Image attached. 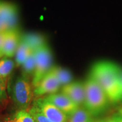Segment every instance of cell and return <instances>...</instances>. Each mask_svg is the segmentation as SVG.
Segmentation results:
<instances>
[{
  "instance_id": "7402d4cb",
  "label": "cell",
  "mask_w": 122,
  "mask_h": 122,
  "mask_svg": "<svg viewBox=\"0 0 122 122\" xmlns=\"http://www.w3.org/2000/svg\"><path fill=\"white\" fill-rule=\"evenodd\" d=\"M4 122H18L15 120V119L14 117V116L11 117H7L5 119Z\"/></svg>"
},
{
  "instance_id": "9a60e30c",
  "label": "cell",
  "mask_w": 122,
  "mask_h": 122,
  "mask_svg": "<svg viewBox=\"0 0 122 122\" xmlns=\"http://www.w3.org/2000/svg\"><path fill=\"white\" fill-rule=\"evenodd\" d=\"M15 67V63L8 57L0 59V77L7 80Z\"/></svg>"
},
{
  "instance_id": "5b68a950",
  "label": "cell",
  "mask_w": 122,
  "mask_h": 122,
  "mask_svg": "<svg viewBox=\"0 0 122 122\" xmlns=\"http://www.w3.org/2000/svg\"><path fill=\"white\" fill-rule=\"evenodd\" d=\"M0 23L10 30L18 27V8L12 2L0 0Z\"/></svg>"
},
{
  "instance_id": "2e32d148",
  "label": "cell",
  "mask_w": 122,
  "mask_h": 122,
  "mask_svg": "<svg viewBox=\"0 0 122 122\" xmlns=\"http://www.w3.org/2000/svg\"><path fill=\"white\" fill-rule=\"evenodd\" d=\"M93 115L87 110L79 107L72 115L69 122H90L92 121Z\"/></svg>"
},
{
  "instance_id": "4fadbf2b",
  "label": "cell",
  "mask_w": 122,
  "mask_h": 122,
  "mask_svg": "<svg viewBox=\"0 0 122 122\" xmlns=\"http://www.w3.org/2000/svg\"><path fill=\"white\" fill-rule=\"evenodd\" d=\"M31 50L32 49L30 48L27 42L24 41L21 37L20 41L15 55V63L16 65L20 66L24 63Z\"/></svg>"
},
{
  "instance_id": "ac0fdd59",
  "label": "cell",
  "mask_w": 122,
  "mask_h": 122,
  "mask_svg": "<svg viewBox=\"0 0 122 122\" xmlns=\"http://www.w3.org/2000/svg\"><path fill=\"white\" fill-rule=\"evenodd\" d=\"M28 112L33 117L36 122H51L35 105L33 104Z\"/></svg>"
},
{
  "instance_id": "7a4b0ae2",
  "label": "cell",
  "mask_w": 122,
  "mask_h": 122,
  "mask_svg": "<svg viewBox=\"0 0 122 122\" xmlns=\"http://www.w3.org/2000/svg\"><path fill=\"white\" fill-rule=\"evenodd\" d=\"M84 83L85 91L84 103L85 109L93 116L103 112L110 102L104 90L90 75Z\"/></svg>"
},
{
  "instance_id": "44dd1931",
  "label": "cell",
  "mask_w": 122,
  "mask_h": 122,
  "mask_svg": "<svg viewBox=\"0 0 122 122\" xmlns=\"http://www.w3.org/2000/svg\"><path fill=\"white\" fill-rule=\"evenodd\" d=\"M112 117L117 122H122V115H120L119 114H116V115L112 116Z\"/></svg>"
},
{
  "instance_id": "ba28073f",
  "label": "cell",
  "mask_w": 122,
  "mask_h": 122,
  "mask_svg": "<svg viewBox=\"0 0 122 122\" xmlns=\"http://www.w3.org/2000/svg\"><path fill=\"white\" fill-rule=\"evenodd\" d=\"M45 98L67 116H71L80 107V106L63 93L49 94Z\"/></svg>"
},
{
  "instance_id": "9c48e42d",
  "label": "cell",
  "mask_w": 122,
  "mask_h": 122,
  "mask_svg": "<svg viewBox=\"0 0 122 122\" xmlns=\"http://www.w3.org/2000/svg\"><path fill=\"white\" fill-rule=\"evenodd\" d=\"M61 86L60 83L50 71L43 77L33 89V93L36 96H43L46 94H54L57 92Z\"/></svg>"
},
{
  "instance_id": "cb8c5ba5",
  "label": "cell",
  "mask_w": 122,
  "mask_h": 122,
  "mask_svg": "<svg viewBox=\"0 0 122 122\" xmlns=\"http://www.w3.org/2000/svg\"><path fill=\"white\" fill-rule=\"evenodd\" d=\"M120 85H121V91H122V70L120 74Z\"/></svg>"
},
{
  "instance_id": "52a82bcc",
  "label": "cell",
  "mask_w": 122,
  "mask_h": 122,
  "mask_svg": "<svg viewBox=\"0 0 122 122\" xmlns=\"http://www.w3.org/2000/svg\"><path fill=\"white\" fill-rule=\"evenodd\" d=\"M21 36L22 35L18 27L11 29L6 32L1 49L5 57L11 58L15 56L20 41Z\"/></svg>"
},
{
  "instance_id": "83f0119b",
  "label": "cell",
  "mask_w": 122,
  "mask_h": 122,
  "mask_svg": "<svg viewBox=\"0 0 122 122\" xmlns=\"http://www.w3.org/2000/svg\"><path fill=\"white\" fill-rule=\"evenodd\" d=\"M101 122H105V120H101Z\"/></svg>"
},
{
  "instance_id": "5bb4252c",
  "label": "cell",
  "mask_w": 122,
  "mask_h": 122,
  "mask_svg": "<svg viewBox=\"0 0 122 122\" xmlns=\"http://www.w3.org/2000/svg\"><path fill=\"white\" fill-rule=\"evenodd\" d=\"M36 65V50L32 49L26 60L22 65L23 76L27 77L29 75H33Z\"/></svg>"
},
{
  "instance_id": "4316f807",
  "label": "cell",
  "mask_w": 122,
  "mask_h": 122,
  "mask_svg": "<svg viewBox=\"0 0 122 122\" xmlns=\"http://www.w3.org/2000/svg\"><path fill=\"white\" fill-rule=\"evenodd\" d=\"M90 122H101V120H93L92 121H91Z\"/></svg>"
},
{
  "instance_id": "ffe728a7",
  "label": "cell",
  "mask_w": 122,
  "mask_h": 122,
  "mask_svg": "<svg viewBox=\"0 0 122 122\" xmlns=\"http://www.w3.org/2000/svg\"><path fill=\"white\" fill-rule=\"evenodd\" d=\"M6 32H0V50L1 51L2 49L3 43H4V41L5 39V36Z\"/></svg>"
},
{
  "instance_id": "484cf974",
  "label": "cell",
  "mask_w": 122,
  "mask_h": 122,
  "mask_svg": "<svg viewBox=\"0 0 122 122\" xmlns=\"http://www.w3.org/2000/svg\"><path fill=\"white\" fill-rule=\"evenodd\" d=\"M119 114H120V115H122V107L119 110Z\"/></svg>"
},
{
  "instance_id": "d6986e66",
  "label": "cell",
  "mask_w": 122,
  "mask_h": 122,
  "mask_svg": "<svg viewBox=\"0 0 122 122\" xmlns=\"http://www.w3.org/2000/svg\"><path fill=\"white\" fill-rule=\"evenodd\" d=\"M6 85L7 80L0 77V107L6 104L8 100Z\"/></svg>"
},
{
  "instance_id": "603a6c76",
  "label": "cell",
  "mask_w": 122,
  "mask_h": 122,
  "mask_svg": "<svg viewBox=\"0 0 122 122\" xmlns=\"http://www.w3.org/2000/svg\"><path fill=\"white\" fill-rule=\"evenodd\" d=\"M105 120V122H117V121L114 119L113 117H111V118H108Z\"/></svg>"
},
{
  "instance_id": "30bf717a",
  "label": "cell",
  "mask_w": 122,
  "mask_h": 122,
  "mask_svg": "<svg viewBox=\"0 0 122 122\" xmlns=\"http://www.w3.org/2000/svg\"><path fill=\"white\" fill-rule=\"evenodd\" d=\"M62 93L67 96L78 106L84 105L85 97L84 83L75 81L64 85L62 89Z\"/></svg>"
},
{
  "instance_id": "d4e9b609",
  "label": "cell",
  "mask_w": 122,
  "mask_h": 122,
  "mask_svg": "<svg viewBox=\"0 0 122 122\" xmlns=\"http://www.w3.org/2000/svg\"><path fill=\"white\" fill-rule=\"evenodd\" d=\"M4 54H3L2 51H1V50H0V59H2V58L3 57H4Z\"/></svg>"
},
{
  "instance_id": "277c9868",
  "label": "cell",
  "mask_w": 122,
  "mask_h": 122,
  "mask_svg": "<svg viewBox=\"0 0 122 122\" xmlns=\"http://www.w3.org/2000/svg\"><path fill=\"white\" fill-rule=\"evenodd\" d=\"M33 91L27 77H18L12 89V97L15 104L20 110H25L30 106L33 98Z\"/></svg>"
},
{
  "instance_id": "8fae6325",
  "label": "cell",
  "mask_w": 122,
  "mask_h": 122,
  "mask_svg": "<svg viewBox=\"0 0 122 122\" xmlns=\"http://www.w3.org/2000/svg\"><path fill=\"white\" fill-rule=\"evenodd\" d=\"M22 39L25 41L33 50H37L42 46L45 45L46 43V39L43 35L36 33H28L22 35Z\"/></svg>"
},
{
  "instance_id": "3957f363",
  "label": "cell",
  "mask_w": 122,
  "mask_h": 122,
  "mask_svg": "<svg viewBox=\"0 0 122 122\" xmlns=\"http://www.w3.org/2000/svg\"><path fill=\"white\" fill-rule=\"evenodd\" d=\"M53 55L48 44L36 50V65L32 78V85L35 87L49 72L53 65Z\"/></svg>"
},
{
  "instance_id": "e0dca14e",
  "label": "cell",
  "mask_w": 122,
  "mask_h": 122,
  "mask_svg": "<svg viewBox=\"0 0 122 122\" xmlns=\"http://www.w3.org/2000/svg\"><path fill=\"white\" fill-rule=\"evenodd\" d=\"M13 116L18 122H36L32 116L25 110H20Z\"/></svg>"
},
{
  "instance_id": "8992f818",
  "label": "cell",
  "mask_w": 122,
  "mask_h": 122,
  "mask_svg": "<svg viewBox=\"0 0 122 122\" xmlns=\"http://www.w3.org/2000/svg\"><path fill=\"white\" fill-rule=\"evenodd\" d=\"M33 105L51 122H67V116L45 98L38 99Z\"/></svg>"
},
{
  "instance_id": "7c38bea8",
  "label": "cell",
  "mask_w": 122,
  "mask_h": 122,
  "mask_svg": "<svg viewBox=\"0 0 122 122\" xmlns=\"http://www.w3.org/2000/svg\"><path fill=\"white\" fill-rule=\"evenodd\" d=\"M50 71L57 78L61 85H66L72 82L73 76L69 70L58 66H53Z\"/></svg>"
},
{
  "instance_id": "6da1fadb",
  "label": "cell",
  "mask_w": 122,
  "mask_h": 122,
  "mask_svg": "<svg viewBox=\"0 0 122 122\" xmlns=\"http://www.w3.org/2000/svg\"><path fill=\"white\" fill-rule=\"evenodd\" d=\"M122 70L115 62L103 60L96 62L90 72V75L102 88L112 103L122 101L120 85Z\"/></svg>"
}]
</instances>
